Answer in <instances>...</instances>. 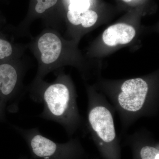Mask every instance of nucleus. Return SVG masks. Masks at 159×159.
<instances>
[{"instance_id":"obj_13","label":"nucleus","mask_w":159,"mask_h":159,"mask_svg":"<svg viewBox=\"0 0 159 159\" xmlns=\"http://www.w3.org/2000/svg\"><path fill=\"white\" fill-rule=\"evenodd\" d=\"M123 1H124L125 2H130L132 0H123Z\"/></svg>"},{"instance_id":"obj_12","label":"nucleus","mask_w":159,"mask_h":159,"mask_svg":"<svg viewBox=\"0 0 159 159\" xmlns=\"http://www.w3.org/2000/svg\"><path fill=\"white\" fill-rule=\"evenodd\" d=\"M18 159H29V157H28L27 156H23L20 157Z\"/></svg>"},{"instance_id":"obj_2","label":"nucleus","mask_w":159,"mask_h":159,"mask_svg":"<svg viewBox=\"0 0 159 159\" xmlns=\"http://www.w3.org/2000/svg\"><path fill=\"white\" fill-rule=\"evenodd\" d=\"M31 97L43 105L39 117L58 123L70 138L79 130L84 131V119L80 113L77 95L69 84L58 80L42 90L32 92Z\"/></svg>"},{"instance_id":"obj_11","label":"nucleus","mask_w":159,"mask_h":159,"mask_svg":"<svg viewBox=\"0 0 159 159\" xmlns=\"http://www.w3.org/2000/svg\"><path fill=\"white\" fill-rule=\"evenodd\" d=\"M12 47L10 43L0 39V59L9 57L12 53Z\"/></svg>"},{"instance_id":"obj_9","label":"nucleus","mask_w":159,"mask_h":159,"mask_svg":"<svg viewBox=\"0 0 159 159\" xmlns=\"http://www.w3.org/2000/svg\"><path fill=\"white\" fill-rule=\"evenodd\" d=\"M90 5L89 0H71L69 9L81 12L89 10Z\"/></svg>"},{"instance_id":"obj_4","label":"nucleus","mask_w":159,"mask_h":159,"mask_svg":"<svg viewBox=\"0 0 159 159\" xmlns=\"http://www.w3.org/2000/svg\"><path fill=\"white\" fill-rule=\"evenodd\" d=\"M12 127L25 141L31 159H79L81 156L82 149L77 138L61 144L43 135L38 128Z\"/></svg>"},{"instance_id":"obj_3","label":"nucleus","mask_w":159,"mask_h":159,"mask_svg":"<svg viewBox=\"0 0 159 159\" xmlns=\"http://www.w3.org/2000/svg\"><path fill=\"white\" fill-rule=\"evenodd\" d=\"M115 112L104 95L93 90L88 91L84 131L90 134L97 145L107 154L110 152L113 153L119 143L114 119Z\"/></svg>"},{"instance_id":"obj_8","label":"nucleus","mask_w":159,"mask_h":159,"mask_svg":"<svg viewBox=\"0 0 159 159\" xmlns=\"http://www.w3.org/2000/svg\"><path fill=\"white\" fill-rule=\"evenodd\" d=\"M69 21L75 25L81 24L84 28H88L95 25L98 19V15L95 11L88 10L83 12H78L69 10L67 12Z\"/></svg>"},{"instance_id":"obj_1","label":"nucleus","mask_w":159,"mask_h":159,"mask_svg":"<svg viewBox=\"0 0 159 159\" xmlns=\"http://www.w3.org/2000/svg\"><path fill=\"white\" fill-rule=\"evenodd\" d=\"M107 99L119 115L120 139L131 125L143 117H154L159 113V95L147 80L141 77L124 80L118 88L104 91Z\"/></svg>"},{"instance_id":"obj_5","label":"nucleus","mask_w":159,"mask_h":159,"mask_svg":"<svg viewBox=\"0 0 159 159\" xmlns=\"http://www.w3.org/2000/svg\"><path fill=\"white\" fill-rule=\"evenodd\" d=\"M19 75L11 65L0 64V122L6 121V112L16 113L22 95L18 91Z\"/></svg>"},{"instance_id":"obj_6","label":"nucleus","mask_w":159,"mask_h":159,"mask_svg":"<svg viewBox=\"0 0 159 159\" xmlns=\"http://www.w3.org/2000/svg\"><path fill=\"white\" fill-rule=\"evenodd\" d=\"M135 34V30L132 26L120 23L113 25L106 29L102 34V38L106 44L114 47L130 42Z\"/></svg>"},{"instance_id":"obj_10","label":"nucleus","mask_w":159,"mask_h":159,"mask_svg":"<svg viewBox=\"0 0 159 159\" xmlns=\"http://www.w3.org/2000/svg\"><path fill=\"white\" fill-rule=\"evenodd\" d=\"M35 11L39 13H42L47 9L51 8L57 3V0H37Z\"/></svg>"},{"instance_id":"obj_7","label":"nucleus","mask_w":159,"mask_h":159,"mask_svg":"<svg viewBox=\"0 0 159 159\" xmlns=\"http://www.w3.org/2000/svg\"><path fill=\"white\" fill-rule=\"evenodd\" d=\"M39 49L41 53V60L45 64H51L59 57L61 51V43L59 38L52 33H45L38 43Z\"/></svg>"}]
</instances>
